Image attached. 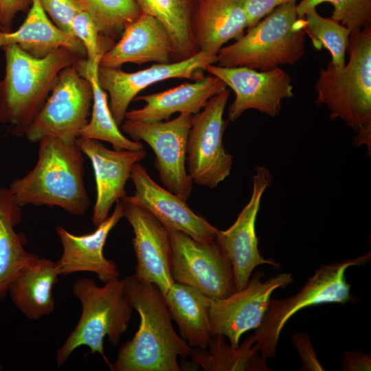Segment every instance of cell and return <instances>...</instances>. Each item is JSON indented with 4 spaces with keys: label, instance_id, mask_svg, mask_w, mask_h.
Listing matches in <instances>:
<instances>
[{
    "label": "cell",
    "instance_id": "d6a6232c",
    "mask_svg": "<svg viewBox=\"0 0 371 371\" xmlns=\"http://www.w3.org/2000/svg\"><path fill=\"white\" fill-rule=\"evenodd\" d=\"M71 31L84 46L86 60L91 63L100 62L109 47L104 43L96 23L87 12L82 10L76 14Z\"/></svg>",
    "mask_w": 371,
    "mask_h": 371
},
{
    "label": "cell",
    "instance_id": "74e56055",
    "mask_svg": "<svg viewBox=\"0 0 371 371\" xmlns=\"http://www.w3.org/2000/svg\"><path fill=\"white\" fill-rule=\"evenodd\" d=\"M341 363L344 371H370L371 356L360 351H346Z\"/></svg>",
    "mask_w": 371,
    "mask_h": 371
},
{
    "label": "cell",
    "instance_id": "f546056e",
    "mask_svg": "<svg viewBox=\"0 0 371 371\" xmlns=\"http://www.w3.org/2000/svg\"><path fill=\"white\" fill-rule=\"evenodd\" d=\"M93 19L104 43L111 47L142 12L136 0H77Z\"/></svg>",
    "mask_w": 371,
    "mask_h": 371
},
{
    "label": "cell",
    "instance_id": "d6986e66",
    "mask_svg": "<svg viewBox=\"0 0 371 371\" xmlns=\"http://www.w3.org/2000/svg\"><path fill=\"white\" fill-rule=\"evenodd\" d=\"M123 217L124 206L120 200L113 213L90 234L76 235L57 226L56 232L63 247L62 255L56 262L59 276L87 271L96 273L104 284L119 279L116 264L105 258L103 249L109 234Z\"/></svg>",
    "mask_w": 371,
    "mask_h": 371
},
{
    "label": "cell",
    "instance_id": "7a4b0ae2",
    "mask_svg": "<svg viewBox=\"0 0 371 371\" xmlns=\"http://www.w3.org/2000/svg\"><path fill=\"white\" fill-rule=\"evenodd\" d=\"M83 153L76 143L54 136L38 141V159L25 176L9 187L21 206L58 207L75 216L88 210L90 200L84 181Z\"/></svg>",
    "mask_w": 371,
    "mask_h": 371
},
{
    "label": "cell",
    "instance_id": "ffe728a7",
    "mask_svg": "<svg viewBox=\"0 0 371 371\" xmlns=\"http://www.w3.org/2000/svg\"><path fill=\"white\" fill-rule=\"evenodd\" d=\"M173 54L172 41L164 25L155 17L142 13L103 54L99 66L120 68L126 63H169Z\"/></svg>",
    "mask_w": 371,
    "mask_h": 371
},
{
    "label": "cell",
    "instance_id": "44dd1931",
    "mask_svg": "<svg viewBox=\"0 0 371 371\" xmlns=\"http://www.w3.org/2000/svg\"><path fill=\"white\" fill-rule=\"evenodd\" d=\"M226 88L222 80L210 74L194 82H185L164 91L136 96L135 100L146 104L142 108L128 111L125 120L155 122L169 120L177 112L196 115L212 97Z\"/></svg>",
    "mask_w": 371,
    "mask_h": 371
},
{
    "label": "cell",
    "instance_id": "3957f363",
    "mask_svg": "<svg viewBox=\"0 0 371 371\" xmlns=\"http://www.w3.org/2000/svg\"><path fill=\"white\" fill-rule=\"evenodd\" d=\"M1 49L5 67L0 80V125L8 126L12 135L21 137L48 98L60 71L85 58L65 47L41 58L15 44Z\"/></svg>",
    "mask_w": 371,
    "mask_h": 371
},
{
    "label": "cell",
    "instance_id": "d590c367",
    "mask_svg": "<svg viewBox=\"0 0 371 371\" xmlns=\"http://www.w3.org/2000/svg\"><path fill=\"white\" fill-rule=\"evenodd\" d=\"M291 2H296V0H245L247 29L254 26L277 7Z\"/></svg>",
    "mask_w": 371,
    "mask_h": 371
},
{
    "label": "cell",
    "instance_id": "2e32d148",
    "mask_svg": "<svg viewBox=\"0 0 371 371\" xmlns=\"http://www.w3.org/2000/svg\"><path fill=\"white\" fill-rule=\"evenodd\" d=\"M124 217L133 228L138 280L153 284L164 295L175 282L172 276V249L167 229L151 213L123 198Z\"/></svg>",
    "mask_w": 371,
    "mask_h": 371
},
{
    "label": "cell",
    "instance_id": "cb8c5ba5",
    "mask_svg": "<svg viewBox=\"0 0 371 371\" xmlns=\"http://www.w3.org/2000/svg\"><path fill=\"white\" fill-rule=\"evenodd\" d=\"M58 276L55 262L38 257L16 274L8 293L21 313L29 319L36 320L54 309L52 291Z\"/></svg>",
    "mask_w": 371,
    "mask_h": 371
},
{
    "label": "cell",
    "instance_id": "603a6c76",
    "mask_svg": "<svg viewBox=\"0 0 371 371\" xmlns=\"http://www.w3.org/2000/svg\"><path fill=\"white\" fill-rule=\"evenodd\" d=\"M15 44L30 56L41 58L65 47L83 58L86 52L75 36L58 28L47 16L39 0H32L27 15L14 31L0 30V49Z\"/></svg>",
    "mask_w": 371,
    "mask_h": 371
},
{
    "label": "cell",
    "instance_id": "484cf974",
    "mask_svg": "<svg viewBox=\"0 0 371 371\" xmlns=\"http://www.w3.org/2000/svg\"><path fill=\"white\" fill-rule=\"evenodd\" d=\"M21 207L9 188L0 187V302L16 274L38 257L23 247L15 232L22 221Z\"/></svg>",
    "mask_w": 371,
    "mask_h": 371
},
{
    "label": "cell",
    "instance_id": "6da1fadb",
    "mask_svg": "<svg viewBox=\"0 0 371 371\" xmlns=\"http://www.w3.org/2000/svg\"><path fill=\"white\" fill-rule=\"evenodd\" d=\"M125 291L140 317L134 337L120 348L112 371H180L179 357L190 356L192 347L175 330L161 291L153 284L124 278Z\"/></svg>",
    "mask_w": 371,
    "mask_h": 371
},
{
    "label": "cell",
    "instance_id": "8fae6325",
    "mask_svg": "<svg viewBox=\"0 0 371 371\" xmlns=\"http://www.w3.org/2000/svg\"><path fill=\"white\" fill-rule=\"evenodd\" d=\"M194 115L180 113L171 120L142 122L125 120L121 130L144 141L155 154L154 166L164 188L187 201L192 180L186 169L187 142Z\"/></svg>",
    "mask_w": 371,
    "mask_h": 371
},
{
    "label": "cell",
    "instance_id": "4fadbf2b",
    "mask_svg": "<svg viewBox=\"0 0 371 371\" xmlns=\"http://www.w3.org/2000/svg\"><path fill=\"white\" fill-rule=\"evenodd\" d=\"M217 62V55L199 51L189 58L169 63H155L146 69L126 72L120 68L100 67L98 82L109 96V108L116 124L125 120L131 102L146 87L170 78L199 80L208 65Z\"/></svg>",
    "mask_w": 371,
    "mask_h": 371
},
{
    "label": "cell",
    "instance_id": "7402d4cb",
    "mask_svg": "<svg viewBox=\"0 0 371 371\" xmlns=\"http://www.w3.org/2000/svg\"><path fill=\"white\" fill-rule=\"evenodd\" d=\"M245 0H197L192 32L198 51L217 55L223 45L238 40L247 29Z\"/></svg>",
    "mask_w": 371,
    "mask_h": 371
},
{
    "label": "cell",
    "instance_id": "d4e9b609",
    "mask_svg": "<svg viewBox=\"0 0 371 371\" xmlns=\"http://www.w3.org/2000/svg\"><path fill=\"white\" fill-rule=\"evenodd\" d=\"M180 337L192 348H206L212 338L209 297L188 285L175 282L164 295Z\"/></svg>",
    "mask_w": 371,
    "mask_h": 371
},
{
    "label": "cell",
    "instance_id": "277c9868",
    "mask_svg": "<svg viewBox=\"0 0 371 371\" xmlns=\"http://www.w3.org/2000/svg\"><path fill=\"white\" fill-rule=\"evenodd\" d=\"M348 63L321 69L315 85V102L325 104L330 119H340L357 133V146L371 149V25L351 32Z\"/></svg>",
    "mask_w": 371,
    "mask_h": 371
},
{
    "label": "cell",
    "instance_id": "ba28073f",
    "mask_svg": "<svg viewBox=\"0 0 371 371\" xmlns=\"http://www.w3.org/2000/svg\"><path fill=\"white\" fill-rule=\"evenodd\" d=\"M76 63L59 74L48 98L25 132L24 137L30 142H38L45 136L67 143L77 142L89 121L93 89Z\"/></svg>",
    "mask_w": 371,
    "mask_h": 371
},
{
    "label": "cell",
    "instance_id": "83f0119b",
    "mask_svg": "<svg viewBox=\"0 0 371 371\" xmlns=\"http://www.w3.org/2000/svg\"><path fill=\"white\" fill-rule=\"evenodd\" d=\"M256 342L254 335H251L234 348L226 342L224 335L216 334L206 348H192L190 357L205 371H268Z\"/></svg>",
    "mask_w": 371,
    "mask_h": 371
},
{
    "label": "cell",
    "instance_id": "5bb4252c",
    "mask_svg": "<svg viewBox=\"0 0 371 371\" xmlns=\"http://www.w3.org/2000/svg\"><path fill=\"white\" fill-rule=\"evenodd\" d=\"M205 71L234 92L235 98L227 113L228 120L232 122L248 109L276 117L280 113L282 100L294 95L291 77L280 67L258 71L246 67L210 64Z\"/></svg>",
    "mask_w": 371,
    "mask_h": 371
},
{
    "label": "cell",
    "instance_id": "ac0fdd59",
    "mask_svg": "<svg viewBox=\"0 0 371 371\" xmlns=\"http://www.w3.org/2000/svg\"><path fill=\"white\" fill-rule=\"evenodd\" d=\"M77 144L93 168L96 199L92 222L97 227L109 216L113 204L126 195L125 186L133 166L146 157V151L111 150L101 141L82 137L78 138Z\"/></svg>",
    "mask_w": 371,
    "mask_h": 371
},
{
    "label": "cell",
    "instance_id": "e0dca14e",
    "mask_svg": "<svg viewBox=\"0 0 371 371\" xmlns=\"http://www.w3.org/2000/svg\"><path fill=\"white\" fill-rule=\"evenodd\" d=\"M130 179L135 192L124 198L148 211L166 229L181 231L201 243L215 240L218 229L194 212L186 201L158 185L139 163L133 166Z\"/></svg>",
    "mask_w": 371,
    "mask_h": 371
},
{
    "label": "cell",
    "instance_id": "5b68a950",
    "mask_svg": "<svg viewBox=\"0 0 371 371\" xmlns=\"http://www.w3.org/2000/svg\"><path fill=\"white\" fill-rule=\"evenodd\" d=\"M72 292L81 303L82 313L56 352L57 366L63 365L76 348L85 346L92 354L99 353L110 368L111 363L104 355V339L107 337L112 345H117L128 328L133 309L126 294L124 279L99 286L93 280L82 278L74 283Z\"/></svg>",
    "mask_w": 371,
    "mask_h": 371
},
{
    "label": "cell",
    "instance_id": "30bf717a",
    "mask_svg": "<svg viewBox=\"0 0 371 371\" xmlns=\"http://www.w3.org/2000/svg\"><path fill=\"white\" fill-rule=\"evenodd\" d=\"M167 230L175 282L192 286L212 300L225 298L236 291L231 262L216 240L201 243L181 231Z\"/></svg>",
    "mask_w": 371,
    "mask_h": 371
},
{
    "label": "cell",
    "instance_id": "9c48e42d",
    "mask_svg": "<svg viewBox=\"0 0 371 371\" xmlns=\"http://www.w3.org/2000/svg\"><path fill=\"white\" fill-rule=\"evenodd\" d=\"M229 94L226 88L194 115L188 138V173L194 183L211 189L229 175L232 167V157L223 142L228 124L223 113Z\"/></svg>",
    "mask_w": 371,
    "mask_h": 371
},
{
    "label": "cell",
    "instance_id": "9a60e30c",
    "mask_svg": "<svg viewBox=\"0 0 371 371\" xmlns=\"http://www.w3.org/2000/svg\"><path fill=\"white\" fill-rule=\"evenodd\" d=\"M271 181L268 169L258 167L253 175L252 193L248 203L228 229H218L216 233V241L231 262L236 291L246 286L256 267L269 265L278 268L280 266V263L260 255L256 233V221L261 199Z\"/></svg>",
    "mask_w": 371,
    "mask_h": 371
},
{
    "label": "cell",
    "instance_id": "f1b7e54d",
    "mask_svg": "<svg viewBox=\"0 0 371 371\" xmlns=\"http://www.w3.org/2000/svg\"><path fill=\"white\" fill-rule=\"evenodd\" d=\"M142 13L159 19L167 29L174 47L173 59L190 58L199 51L192 32L191 0H136Z\"/></svg>",
    "mask_w": 371,
    "mask_h": 371
},
{
    "label": "cell",
    "instance_id": "7c38bea8",
    "mask_svg": "<svg viewBox=\"0 0 371 371\" xmlns=\"http://www.w3.org/2000/svg\"><path fill=\"white\" fill-rule=\"evenodd\" d=\"M264 276L262 271H257L243 289L225 298L211 300L212 335H224L232 346L237 348L243 333L259 327L273 291L293 281L290 273H281L262 282Z\"/></svg>",
    "mask_w": 371,
    "mask_h": 371
},
{
    "label": "cell",
    "instance_id": "f35d334b",
    "mask_svg": "<svg viewBox=\"0 0 371 371\" xmlns=\"http://www.w3.org/2000/svg\"><path fill=\"white\" fill-rule=\"evenodd\" d=\"M2 369V366L0 364V370H1Z\"/></svg>",
    "mask_w": 371,
    "mask_h": 371
},
{
    "label": "cell",
    "instance_id": "8992f818",
    "mask_svg": "<svg viewBox=\"0 0 371 371\" xmlns=\"http://www.w3.org/2000/svg\"><path fill=\"white\" fill-rule=\"evenodd\" d=\"M247 30L219 50L218 65L267 71L294 65L304 55L306 33L303 18L297 14L296 2L277 7Z\"/></svg>",
    "mask_w": 371,
    "mask_h": 371
},
{
    "label": "cell",
    "instance_id": "52a82bcc",
    "mask_svg": "<svg viewBox=\"0 0 371 371\" xmlns=\"http://www.w3.org/2000/svg\"><path fill=\"white\" fill-rule=\"evenodd\" d=\"M370 252L354 258L322 265L295 294L282 300L270 298L261 324L256 329V344L262 359L273 358L283 328L297 312L322 304H346L358 300L350 293L345 273L353 266L368 263Z\"/></svg>",
    "mask_w": 371,
    "mask_h": 371
},
{
    "label": "cell",
    "instance_id": "e575fe53",
    "mask_svg": "<svg viewBox=\"0 0 371 371\" xmlns=\"http://www.w3.org/2000/svg\"><path fill=\"white\" fill-rule=\"evenodd\" d=\"M291 341L302 359L301 370H325L316 356L308 333H295L292 336Z\"/></svg>",
    "mask_w": 371,
    "mask_h": 371
},
{
    "label": "cell",
    "instance_id": "1f68e13d",
    "mask_svg": "<svg viewBox=\"0 0 371 371\" xmlns=\"http://www.w3.org/2000/svg\"><path fill=\"white\" fill-rule=\"evenodd\" d=\"M323 3L333 7L331 19L348 27L350 32L371 25V0H302L296 4L299 18Z\"/></svg>",
    "mask_w": 371,
    "mask_h": 371
},
{
    "label": "cell",
    "instance_id": "8d00e7d4",
    "mask_svg": "<svg viewBox=\"0 0 371 371\" xmlns=\"http://www.w3.org/2000/svg\"><path fill=\"white\" fill-rule=\"evenodd\" d=\"M32 1L0 0V30L10 31L16 15L27 11Z\"/></svg>",
    "mask_w": 371,
    "mask_h": 371
},
{
    "label": "cell",
    "instance_id": "4dcf8cb0",
    "mask_svg": "<svg viewBox=\"0 0 371 371\" xmlns=\"http://www.w3.org/2000/svg\"><path fill=\"white\" fill-rule=\"evenodd\" d=\"M304 27L317 49H327L331 54L330 63L341 68L346 65L350 30L339 22L321 16L316 8L308 11L304 16Z\"/></svg>",
    "mask_w": 371,
    "mask_h": 371
},
{
    "label": "cell",
    "instance_id": "4316f807",
    "mask_svg": "<svg viewBox=\"0 0 371 371\" xmlns=\"http://www.w3.org/2000/svg\"><path fill=\"white\" fill-rule=\"evenodd\" d=\"M80 74L92 87L93 102L90 120L80 132V136L110 143L115 150H137L143 148L140 142L126 137L120 131L111 112L106 92L98 82L99 62L91 63L86 58L76 63Z\"/></svg>",
    "mask_w": 371,
    "mask_h": 371
},
{
    "label": "cell",
    "instance_id": "836d02e7",
    "mask_svg": "<svg viewBox=\"0 0 371 371\" xmlns=\"http://www.w3.org/2000/svg\"><path fill=\"white\" fill-rule=\"evenodd\" d=\"M52 21L63 31L72 35L71 23L82 8L77 0H39Z\"/></svg>",
    "mask_w": 371,
    "mask_h": 371
}]
</instances>
